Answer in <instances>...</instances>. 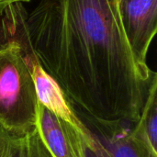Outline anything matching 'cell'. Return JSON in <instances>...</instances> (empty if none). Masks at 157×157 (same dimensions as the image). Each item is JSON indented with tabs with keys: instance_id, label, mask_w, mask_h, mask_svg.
<instances>
[{
	"instance_id": "3957f363",
	"label": "cell",
	"mask_w": 157,
	"mask_h": 157,
	"mask_svg": "<svg viewBox=\"0 0 157 157\" xmlns=\"http://www.w3.org/2000/svg\"><path fill=\"white\" fill-rule=\"evenodd\" d=\"M75 112L95 140V151L89 153L92 157H157V153L132 134L131 124L99 121Z\"/></svg>"
},
{
	"instance_id": "ba28073f",
	"label": "cell",
	"mask_w": 157,
	"mask_h": 157,
	"mask_svg": "<svg viewBox=\"0 0 157 157\" xmlns=\"http://www.w3.org/2000/svg\"><path fill=\"white\" fill-rule=\"evenodd\" d=\"M30 0H0V16L4 14L6 9L14 4L17 3H23V2H29Z\"/></svg>"
},
{
	"instance_id": "277c9868",
	"label": "cell",
	"mask_w": 157,
	"mask_h": 157,
	"mask_svg": "<svg viewBox=\"0 0 157 157\" xmlns=\"http://www.w3.org/2000/svg\"><path fill=\"white\" fill-rule=\"evenodd\" d=\"M117 7L133 54L147 64L149 47L157 31V0H117Z\"/></svg>"
},
{
	"instance_id": "7a4b0ae2",
	"label": "cell",
	"mask_w": 157,
	"mask_h": 157,
	"mask_svg": "<svg viewBox=\"0 0 157 157\" xmlns=\"http://www.w3.org/2000/svg\"><path fill=\"white\" fill-rule=\"evenodd\" d=\"M38 105L33 78L19 47L0 31V126L12 133L34 130Z\"/></svg>"
},
{
	"instance_id": "8992f818",
	"label": "cell",
	"mask_w": 157,
	"mask_h": 157,
	"mask_svg": "<svg viewBox=\"0 0 157 157\" xmlns=\"http://www.w3.org/2000/svg\"><path fill=\"white\" fill-rule=\"evenodd\" d=\"M0 157H52L37 128L26 133H12L0 126Z\"/></svg>"
},
{
	"instance_id": "52a82bcc",
	"label": "cell",
	"mask_w": 157,
	"mask_h": 157,
	"mask_svg": "<svg viewBox=\"0 0 157 157\" xmlns=\"http://www.w3.org/2000/svg\"><path fill=\"white\" fill-rule=\"evenodd\" d=\"M157 81L147 95L140 118L132 127V134L153 152L157 153Z\"/></svg>"
},
{
	"instance_id": "6da1fadb",
	"label": "cell",
	"mask_w": 157,
	"mask_h": 157,
	"mask_svg": "<svg viewBox=\"0 0 157 157\" xmlns=\"http://www.w3.org/2000/svg\"><path fill=\"white\" fill-rule=\"evenodd\" d=\"M27 28L38 61L76 111L138 121L157 74L133 54L117 0H40Z\"/></svg>"
},
{
	"instance_id": "5b68a950",
	"label": "cell",
	"mask_w": 157,
	"mask_h": 157,
	"mask_svg": "<svg viewBox=\"0 0 157 157\" xmlns=\"http://www.w3.org/2000/svg\"><path fill=\"white\" fill-rule=\"evenodd\" d=\"M36 128L52 157H89L82 135L70 124L38 105Z\"/></svg>"
}]
</instances>
